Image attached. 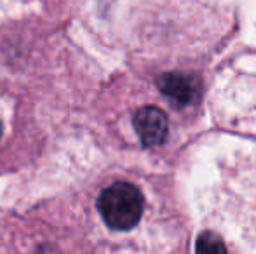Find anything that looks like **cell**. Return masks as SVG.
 <instances>
[{
    "mask_svg": "<svg viewBox=\"0 0 256 254\" xmlns=\"http://www.w3.org/2000/svg\"><path fill=\"white\" fill-rule=\"evenodd\" d=\"M98 211L103 223L117 234H131L142 228L148 214V200L138 185L115 181L98 197Z\"/></svg>",
    "mask_w": 256,
    "mask_h": 254,
    "instance_id": "cell-1",
    "label": "cell"
},
{
    "mask_svg": "<svg viewBox=\"0 0 256 254\" xmlns=\"http://www.w3.org/2000/svg\"><path fill=\"white\" fill-rule=\"evenodd\" d=\"M134 129L145 146H158L168 138V115L157 106H143L134 113Z\"/></svg>",
    "mask_w": 256,
    "mask_h": 254,
    "instance_id": "cell-2",
    "label": "cell"
},
{
    "mask_svg": "<svg viewBox=\"0 0 256 254\" xmlns=\"http://www.w3.org/2000/svg\"><path fill=\"white\" fill-rule=\"evenodd\" d=\"M0 136H2V124H0Z\"/></svg>",
    "mask_w": 256,
    "mask_h": 254,
    "instance_id": "cell-3",
    "label": "cell"
}]
</instances>
